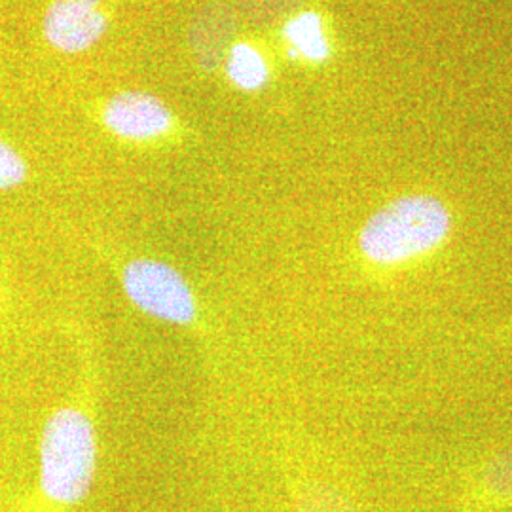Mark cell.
Instances as JSON below:
<instances>
[{"mask_svg": "<svg viewBox=\"0 0 512 512\" xmlns=\"http://www.w3.org/2000/svg\"><path fill=\"white\" fill-rule=\"evenodd\" d=\"M454 217L431 194H408L385 203L359 232V251L378 268H399L433 255L450 238Z\"/></svg>", "mask_w": 512, "mask_h": 512, "instance_id": "1", "label": "cell"}, {"mask_svg": "<svg viewBox=\"0 0 512 512\" xmlns=\"http://www.w3.org/2000/svg\"><path fill=\"white\" fill-rule=\"evenodd\" d=\"M97 471V439L92 420L78 408H59L40 439V490L50 501H84Z\"/></svg>", "mask_w": 512, "mask_h": 512, "instance_id": "2", "label": "cell"}, {"mask_svg": "<svg viewBox=\"0 0 512 512\" xmlns=\"http://www.w3.org/2000/svg\"><path fill=\"white\" fill-rule=\"evenodd\" d=\"M120 279L129 302L150 317L179 327H188L198 319L192 287L179 270L162 260H131Z\"/></svg>", "mask_w": 512, "mask_h": 512, "instance_id": "3", "label": "cell"}, {"mask_svg": "<svg viewBox=\"0 0 512 512\" xmlns=\"http://www.w3.org/2000/svg\"><path fill=\"white\" fill-rule=\"evenodd\" d=\"M103 0H52L44 12L42 33L48 44L63 54L90 50L109 29L101 10Z\"/></svg>", "mask_w": 512, "mask_h": 512, "instance_id": "4", "label": "cell"}, {"mask_svg": "<svg viewBox=\"0 0 512 512\" xmlns=\"http://www.w3.org/2000/svg\"><path fill=\"white\" fill-rule=\"evenodd\" d=\"M103 124L120 139L152 141L164 137L173 128V114L152 93L122 92L107 101Z\"/></svg>", "mask_w": 512, "mask_h": 512, "instance_id": "5", "label": "cell"}, {"mask_svg": "<svg viewBox=\"0 0 512 512\" xmlns=\"http://www.w3.org/2000/svg\"><path fill=\"white\" fill-rule=\"evenodd\" d=\"M283 35L293 46V50L289 52L293 57L302 55L304 59L313 61V63H321V61L329 59V40L325 37L323 19L319 14L304 12V14L296 16L285 25Z\"/></svg>", "mask_w": 512, "mask_h": 512, "instance_id": "6", "label": "cell"}, {"mask_svg": "<svg viewBox=\"0 0 512 512\" xmlns=\"http://www.w3.org/2000/svg\"><path fill=\"white\" fill-rule=\"evenodd\" d=\"M226 73L230 82L241 92H258L270 78V69L264 55L247 42L232 46L226 57Z\"/></svg>", "mask_w": 512, "mask_h": 512, "instance_id": "7", "label": "cell"}, {"mask_svg": "<svg viewBox=\"0 0 512 512\" xmlns=\"http://www.w3.org/2000/svg\"><path fill=\"white\" fill-rule=\"evenodd\" d=\"M482 490L492 501H512V446L490 459L482 471Z\"/></svg>", "mask_w": 512, "mask_h": 512, "instance_id": "8", "label": "cell"}, {"mask_svg": "<svg viewBox=\"0 0 512 512\" xmlns=\"http://www.w3.org/2000/svg\"><path fill=\"white\" fill-rule=\"evenodd\" d=\"M29 167L16 148L0 139V190L18 188L27 181Z\"/></svg>", "mask_w": 512, "mask_h": 512, "instance_id": "9", "label": "cell"}, {"mask_svg": "<svg viewBox=\"0 0 512 512\" xmlns=\"http://www.w3.org/2000/svg\"><path fill=\"white\" fill-rule=\"evenodd\" d=\"M296 512H357L348 499L330 488H315L302 497Z\"/></svg>", "mask_w": 512, "mask_h": 512, "instance_id": "10", "label": "cell"}]
</instances>
